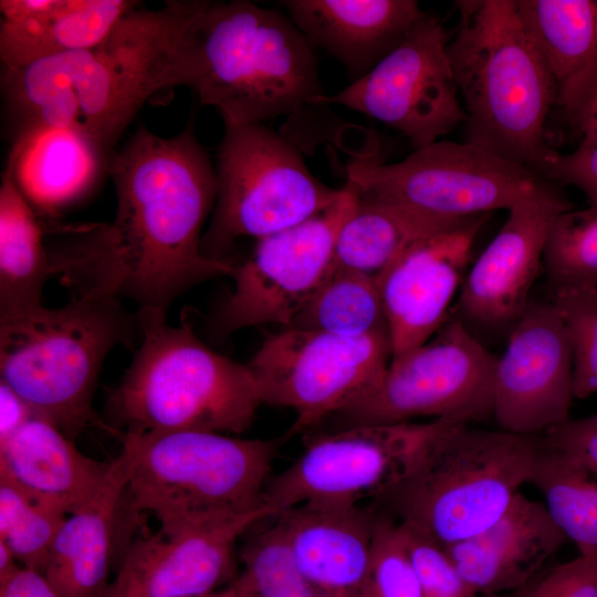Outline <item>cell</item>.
I'll return each mask as SVG.
<instances>
[{"instance_id": "obj_13", "label": "cell", "mask_w": 597, "mask_h": 597, "mask_svg": "<svg viewBox=\"0 0 597 597\" xmlns=\"http://www.w3.org/2000/svg\"><path fill=\"white\" fill-rule=\"evenodd\" d=\"M346 178L357 197L396 202L446 219L509 209L546 181L472 144L447 139L392 164L350 160Z\"/></svg>"}, {"instance_id": "obj_24", "label": "cell", "mask_w": 597, "mask_h": 597, "mask_svg": "<svg viewBox=\"0 0 597 597\" xmlns=\"http://www.w3.org/2000/svg\"><path fill=\"white\" fill-rule=\"evenodd\" d=\"M135 7L127 0H1L2 69L91 49Z\"/></svg>"}, {"instance_id": "obj_4", "label": "cell", "mask_w": 597, "mask_h": 597, "mask_svg": "<svg viewBox=\"0 0 597 597\" xmlns=\"http://www.w3.org/2000/svg\"><path fill=\"white\" fill-rule=\"evenodd\" d=\"M448 56L463 100L465 142L536 174L556 87L516 0H463Z\"/></svg>"}, {"instance_id": "obj_42", "label": "cell", "mask_w": 597, "mask_h": 597, "mask_svg": "<svg viewBox=\"0 0 597 597\" xmlns=\"http://www.w3.org/2000/svg\"><path fill=\"white\" fill-rule=\"evenodd\" d=\"M35 413L24 399L0 380V442L10 438Z\"/></svg>"}, {"instance_id": "obj_2", "label": "cell", "mask_w": 597, "mask_h": 597, "mask_svg": "<svg viewBox=\"0 0 597 597\" xmlns=\"http://www.w3.org/2000/svg\"><path fill=\"white\" fill-rule=\"evenodd\" d=\"M207 0L136 7L97 45L8 69L7 83L29 112L63 128H78L106 166L144 103L172 87L181 40Z\"/></svg>"}, {"instance_id": "obj_9", "label": "cell", "mask_w": 597, "mask_h": 597, "mask_svg": "<svg viewBox=\"0 0 597 597\" xmlns=\"http://www.w3.org/2000/svg\"><path fill=\"white\" fill-rule=\"evenodd\" d=\"M217 197L202 252L214 260L239 238L261 239L333 206L343 188L317 179L298 148L262 123L224 126L214 165Z\"/></svg>"}, {"instance_id": "obj_29", "label": "cell", "mask_w": 597, "mask_h": 597, "mask_svg": "<svg viewBox=\"0 0 597 597\" xmlns=\"http://www.w3.org/2000/svg\"><path fill=\"white\" fill-rule=\"evenodd\" d=\"M471 218H439L396 202L357 197L337 233L333 268L377 279L416 242L453 229Z\"/></svg>"}, {"instance_id": "obj_36", "label": "cell", "mask_w": 597, "mask_h": 597, "mask_svg": "<svg viewBox=\"0 0 597 597\" xmlns=\"http://www.w3.org/2000/svg\"><path fill=\"white\" fill-rule=\"evenodd\" d=\"M371 557L365 597H422L398 523L374 507Z\"/></svg>"}, {"instance_id": "obj_30", "label": "cell", "mask_w": 597, "mask_h": 597, "mask_svg": "<svg viewBox=\"0 0 597 597\" xmlns=\"http://www.w3.org/2000/svg\"><path fill=\"white\" fill-rule=\"evenodd\" d=\"M527 483L542 493L552 520L580 555H597V479L538 437Z\"/></svg>"}, {"instance_id": "obj_27", "label": "cell", "mask_w": 597, "mask_h": 597, "mask_svg": "<svg viewBox=\"0 0 597 597\" xmlns=\"http://www.w3.org/2000/svg\"><path fill=\"white\" fill-rule=\"evenodd\" d=\"M17 156L13 144L0 186V318L42 306L52 276L44 227L15 177Z\"/></svg>"}, {"instance_id": "obj_21", "label": "cell", "mask_w": 597, "mask_h": 597, "mask_svg": "<svg viewBox=\"0 0 597 597\" xmlns=\"http://www.w3.org/2000/svg\"><path fill=\"white\" fill-rule=\"evenodd\" d=\"M567 541L545 504L519 492L492 525L444 549L479 595L511 594L540 573Z\"/></svg>"}, {"instance_id": "obj_37", "label": "cell", "mask_w": 597, "mask_h": 597, "mask_svg": "<svg viewBox=\"0 0 597 597\" xmlns=\"http://www.w3.org/2000/svg\"><path fill=\"white\" fill-rule=\"evenodd\" d=\"M398 525L422 597H480L459 574L444 547L400 523Z\"/></svg>"}, {"instance_id": "obj_12", "label": "cell", "mask_w": 597, "mask_h": 597, "mask_svg": "<svg viewBox=\"0 0 597 597\" xmlns=\"http://www.w3.org/2000/svg\"><path fill=\"white\" fill-rule=\"evenodd\" d=\"M496 360L459 316L449 315L426 343L391 359L369 396L335 415V429L419 417L484 422L493 415Z\"/></svg>"}, {"instance_id": "obj_20", "label": "cell", "mask_w": 597, "mask_h": 597, "mask_svg": "<svg viewBox=\"0 0 597 597\" xmlns=\"http://www.w3.org/2000/svg\"><path fill=\"white\" fill-rule=\"evenodd\" d=\"M274 519L315 597H365L374 507L302 504Z\"/></svg>"}, {"instance_id": "obj_3", "label": "cell", "mask_w": 597, "mask_h": 597, "mask_svg": "<svg viewBox=\"0 0 597 597\" xmlns=\"http://www.w3.org/2000/svg\"><path fill=\"white\" fill-rule=\"evenodd\" d=\"M174 85L190 87L224 126L289 115L324 94L314 48L293 21L243 0L209 1L195 18Z\"/></svg>"}, {"instance_id": "obj_34", "label": "cell", "mask_w": 597, "mask_h": 597, "mask_svg": "<svg viewBox=\"0 0 597 597\" xmlns=\"http://www.w3.org/2000/svg\"><path fill=\"white\" fill-rule=\"evenodd\" d=\"M543 265L554 290L597 285V205L569 209L553 221Z\"/></svg>"}, {"instance_id": "obj_28", "label": "cell", "mask_w": 597, "mask_h": 597, "mask_svg": "<svg viewBox=\"0 0 597 597\" xmlns=\"http://www.w3.org/2000/svg\"><path fill=\"white\" fill-rule=\"evenodd\" d=\"M15 177L38 212H56L90 190L107 166L73 129H38L17 137Z\"/></svg>"}, {"instance_id": "obj_33", "label": "cell", "mask_w": 597, "mask_h": 597, "mask_svg": "<svg viewBox=\"0 0 597 597\" xmlns=\"http://www.w3.org/2000/svg\"><path fill=\"white\" fill-rule=\"evenodd\" d=\"M66 513L35 501L0 476V542L19 564L44 574L55 536Z\"/></svg>"}, {"instance_id": "obj_1", "label": "cell", "mask_w": 597, "mask_h": 597, "mask_svg": "<svg viewBox=\"0 0 597 597\" xmlns=\"http://www.w3.org/2000/svg\"><path fill=\"white\" fill-rule=\"evenodd\" d=\"M117 198L111 222L56 229L52 276L75 297L130 302L142 321L167 320L172 303L235 265L202 252L217 197L214 166L189 123L169 138L137 129L112 157Z\"/></svg>"}, {"instance_id": "obj_40", "label": "cell", "mask_w": 597, "mask_h": 597, "mask_svg": "<svg viewBox=\"0 0 597 597\" xmlns=\"http://www.w3.org/2000/svg\"><path fill=\"white\" fill-rule=\"evenodd\" d=\"M538 437L545 447L572 459L597 479V415L567 419Z\"/></svg>"}, {"instance_id": "obj_38", "label": "cell", "mask_w": 597, "mask_h": 597, "mask_svg": "<svg viewBox=\"0 0 597 597\" xmlns=\"http://www.w3.org/2000/svg\"><path fill=\"white\" fill-rule=\"evenodd\" d=\"M514 597H597V555L543 568Z\"/></svg>"}, {"instance_id": "obj_6", "label": "cell", "mask_w": 597, "mask_h": 597, "mask_svg": "<svg viewBox=\"0 0 597 597\" xmlns=\"http://www.w3.org/2000/svg\"><path fill=\"white\" fill-rule=\"evenodd\" d=\"M140 322L143 338L106 402L121 440L125 432L239 436L252 426L262 401L247 364L209 348L189 321Z\"/></svg>"}, {"instance_id": "obj_26", "label": "cell", "mask_w": 597, "mask_h": 597, "mask_svg": "<svg viewBox=\"0 0 597 597\" xmlns=\"http://www.w3.org/2000/svg\"><path fill=\"white\" fill-rule=\"evenodd\" d=\"M569 119L597 75V0H516Z\"/></svg>"}, {"instance_id": "obj_14", "label": "cell", "mask_w": 597, "mask_h": 597, "mask_svg": "<svg viewBox=\"0 0 597 597\" xmlns=\"http://www.w3.org/2000/svg\"><path fill=\"white\" fill-rule=\"evenodd\" d=\"M450 33L425 12L402 42L371 71L314 105L334 104L370 116L402 133L420 149L464 123L448 56Z\"/></svg>"}, {"instance_id": "obj_8", "label": "cell", "mask_w": 597, "mask_h": 597, "mask_svg": "<svg viewBox=\"0 0 597 597\" xmlns=\"http://www.w3.org/2000/svg\"><path fill=\"white\" fill-rule=\"evenodd\" d=\"M123 509L151 513L165 530L264 501L279 440L211 431L125 432Z\"/></svg>"}, {"instance_id": "obj_44", "label": "cell", "mask_w": 597, "mask_h": 597, "mask_svg": "<svg viewBox=\"0 0 597 597\" xmlns=\"http://www.w3.org/2000/svg\"><path fill=\"white\" fill-rule=\"evenodd\" d=\"M19 566L21 565L17 561L9 546L6 543L0 542V579L9 576Z\"/></svg>"}, {"instance_id": "obj_31", "label": "cell", "mask_w": 597, "mask_h": 597, "mask_svg": "<svg viewBox=\"0 0 597 597\" xmlns=\"http://www.w3.org/2000/svg\"><path fill=\"white\" fill-rule=\"evenodd\" d=\"M291 326L344 337L389 334L377 279L338 268H332Z\"/></svg>"}, {"instance_id": "obj_15", "label": "cell", "mask_w": 597, "mask_h": 597, "mask_svg": "<svg viewBox=\"0 0 597 597\" xmlns=\"http://www.w3.org/2000/svg\"><path fill=\"white\" fill-rule=\"evenodd\" d=\"M343 190L328 209L256 240L247 260L234 268L233 291L217 315L221 333L293 324L332 271L337 233L357 201L350 185L346 182Z\"/></svg>"}, {"instance_id": "obj_5", "label": "cell", "mask_w": 597, "mask_h": 597, "mask_svg": "<svg viewBox=\"0 0 597 597\" xmlns=\"http://www.w3.org/2000/svg\"><path fill=\"white\" fill-rule=\"evenodd\" d=\"M143 338L137 312L114 298L75 297L63 306L0 318V380L71 440L88 428L116 432L94 409L103 364Z\"/></svg>"}, {"instance_id": "obj_17", "label": "cell", "mask_w": 597, "mask_h": 597, "mask_svg": "<svg viewBox=\"0 0 597 597\" xmlns=\"http://www.w3.org/2000/svg\"><path fill=\"white\" fill-rule=\"evenodd\" d=\"M573 356L556 305L531 301L498 358L492 418L501 430L541 436L569 419Z\"/></svg>"}, {"instance_id": "obj_45", "label": "cell", "mask_w": 597, "mask_h": 597, "mask_svg": "<svg viewBox=\"0 0 597 597\" xmlns=\"http://www.w3.org/2000/svg\"><path fill=\"white\" fill-rule=\"evenodd\" d=\"M201 597H240V594L233 583L229 584L226 588L218 589L213 593Z\"/></svg>"}, {"instance_id": "obj_22", "label": "cell", "mask_w": 597, "mask_h": 597, "mask_svg": "<svg viewBox=\"0 0 597 597\" xmlns=\"http://www.w3.org/2000/svg\"><path fill=\"white\" fill-rule=\"evenodd\" d=\"M289 18L313 48L336 59L352 82L394 51L423 15L415 0H285Z\"/></svg>"}, {"instance_id": "obj_10", "label": "cell", "mask_w": 597, "mask_h": 597, "mask_svg": "<svg viewBox=\"0 0 597 597\" xmlns=\"http://www.w3.org/2000/svg\"><path fill=\"white\" fill-rule=\"evenodd\" d=\"M452 422L457 421L359 425L311 436L300 455L269 480L263 498L277 514L302 504L378 502L408 476Z\"/></svg>"}, {"instance_id": "obj_7", "label": "cell", "mask_w": 597, "mask_h": 597, "mask_svg": "<svg viewBox=\"0 0 597 597\" xmlns=\"http://www.w3.org/2000/svg\"><path fill=\"white\" fill-rule=\"evenodd\" d=\"M537 450L538 436L452 422L376 506L436 544L450 546L503 515L527 483Z\"/></svg>"}, {"instance_id": "obj_16", "label": "cell", "mask_w": 597, "mask_h": 597, "mask_svg": "<svg viewBox=\"0 0 597 597\" xmlns=\"http://www.w3.org/2000/svg\"><path fill=\"white\" fill-rule=\"evenodd\" d=\"M277 514L265 500L247 510L218 514L132 540L101 597H201L237 577L240 537Z\"/></svg>"}, {"instance_id": "obj_46", "label": "cell", "mask_w": 597, "mask_h": 597, "mask_svg": "<svg viewBox=\"0 0 597 597\" xmlns=\"http://www.w3.org/2000/svg\"><path fill=\"white\" fill-rule=\"evenodd\" d=\"M480 597H514L513 593L511 594H486L480 595Z\"/></svg>"}, {"instance_id": "obj_11", "label": "cell", "mask_w": 597, "mask_h": 597, "mask_svg": "<svg viewBox=\"0 0 597 597\" xmlns=\"http://www.w3.org/2000/svg\"><path fill=\"white\" fill-rule=\"evenodd\" d=\"M391 358L388 333L344 337L290 326L269 335L247 365L262 405L294 411L290 438L369 396Z\"/></svg>"}, {"instance_id": "obj_25", "label": "cell", "mask_w": 597, "mask_h": 597, "mask_svg": "<svg viewBox=\"0 0 597 597\" xmlns=\"http://www.w3.org/2000/svg\"><path fill=\"white\" fill-rule=\"evenodd\" d=\"M128 470L122 447L97 493L60 527L44 572L59 597H101L107 587Z\"/></svg>"}, {"instance_id": "obj_35", "label": "cell", "mask_w": 597, "mask_h": 597, "mask_svg": "<svg viewBox=\"0 0 597 597\" xmlns=\"http://www.w3.org/2000/svg\"><path fill=\"white\" fill-rule=\"evenodd\" d=\"M551 301L569 338L574 397L587 398L597 392V285L557 289Z\"/></svg>"}, {"instance_id": "obj_39", "label": "cell", "mask_w": 597, "mask_h": 597, "mask_svg": "<svg viewBox=\"0 0 597 597\" xmlns=\"http://www.w3.org/2000/svg\"><path fill=\"white\" fill-rule=\"evenodd\" d=\"M552 184L570 185L582 190L590 205H597V142L583 139L569 154L554 151L536 170Z\"/></svg>"}, {"instance_id": "obj_43", "label": "cell", "mask_w": 597, "mask_h": 597, "mask_svg": "<svg viewBox=\"0 0 597 597\" xmlns=\"http://www.w3.org/2000/svg\"><path fill=\"white\" fill-rule=\"evenodd\" d=\"M572 121L583 139L597 142V75L580 98Z\"/></svg>"}, {"instance_id": "obj_41", "label": "cell", "mask_w": 597, "mask_h": 597, "mask_svg": "<svg viewBox=\"0 0 597 597\" xmlns=\"http://www.w3.org/2000/svg\"><path fill=\"white\" fill-rule=\"evenodd\" d=\"M0 597H59L44 574L19 566L0 579Z\"/></svg>"}, {"instance_id": "obj_19", "label": "cell", "mask_w": 597, "mask_h": 597, "mask_svg": "<svg viewBox=\"0 0 597 597\" xmlns=\"http://www.w3.org/2000/svg\"><path fill=\"white\" fill-rule=\"evenodd\" d=\"M486 217L475 216L416 242L377 277L392 358L426 343L449 317L473 241Z\"/></svg>"}, {"instance_id": "obj_23", "label": "cell", "mask_w": 597, "mask_h": 597, "mask_svg": "<svg viewBox=\"0 0 597 597\" xmlns=\"http://www.w3.org/2000/svg\"><path fill=\"white\" fill-rule=\"evenodd\" d=\"M111 461L83 454L55 423L38 413L0 442V476L66 514L97 493Z\"/></svg>"}, {"instance_id": "obj_18", "label": "cell", "mask_w": 597, "mask_h": 597, "mask_svg": "<svg viewBox=\"0 0 597 597\" xmlns=\"http://www.w3.org/2000/svg\"><path fill=\"white\" fill-rule=\"evenodd\" d=\"M572 208L555 185L545 181L507 209L505 222L462 282L463 322L510 332L531 302L551 226Z\"/></svg>"}, {"instance_id": "obj_32", "label": "cell", "mask_w": 597, "mask_h": 597, "mask_svg": "<svg viewBox=\"0 0 597 597\" xmlns=\"http://www.w3.org/2000/svg\"><path fill=\"white\" fill-rule=\"evenodd\" d=\"M242 570L232 582L240 597H315L274 516L240 551Z\"/></svg>"}]
</instances>
